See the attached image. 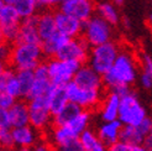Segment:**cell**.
Returning a JSON list of instances; mask_svg holds the SVG:
<instances>
[{
  "label": "cell",
  "instance_id": "11",
  "mask_svg": "<svg viewBox=\"0 0 152 151\" xmlns=\"http://www.w3.org/2000/svg\"><path fill=\"white\" fill-rule=\"evenodd\" d=\"M34 72H35V82H34L32 89H31V92H30L26 102L35 99V98L46 95L48 93V90L51 89V87H52L47 62H41L34 70Z\"/></svg>",
  "mask_w": 152,
  "mask_h": 151
},
{
  "label": "cell",
  "instance_id": "28",
  "mask_svg": "<svg viewBox=\"0 0 152 151\" xmlns=\"http://www.w3.org/2000/svg\"><path fill=\"white\" fill-rule=\"evenodd\" d=\"M90 120H92V111L84 109L80 114H78L71 123H68L67 125H69V128L74 131V134L79 138L82 133H84L87 129H89Z\"/></svg>",
  "mask_w": 152,
  "mask_h": 151
},
{
  "label": "cell",
  "instance_id": "2",
  "mask_svg": "<svg viewBox=\"0 0 152 151\" xmlns=\"http://www.w3.org/2000/svg\"><path fill=\"white\" fill-rule=\"evenodd\" d=\"M43 58L42 46L39 43H15L12 45L11 57L9 63L16 71L35 70Z\"/></svg>",
  "mask_w": 152,
  "mask_h": 151
},
{
  "label": "cell",
  "instance_id": "37",
  "mask_svg": "<svg viewBox=\"0 0 152 151\" xmlns=\"http://www.w3.org/2000/svg\"><path fill=\"white\" fill-rule=\"evenodd\" d=\"M137 129L141 131V134L143 136H147L152 130V118L147 117L145 120H142V122L137 125Z\"/></svg>",
  "mask_w": 152,
  "mask_h": 151
},
{
  "label": "cell",
  "instance_id": "12",
  "mask_svg": "<svg viewBox=\"0 0 152 151\" xmlns=\"http://www.w3.org/2000/svg\"><path fill=\"white\" fill-rule=\"evenodd\" d=\"M57 31L69 39H75L83 34V22L61 10L55 11Z\"/></svg>",
  "mask_w": 152,
  "mask_h": 151
},
{
  "label": "cell",
  "instance_id": "46",
  "mask_svg": "<svg viewBox=\"0 0 152 151\" xmlns=\"http://www.w3.org/2000/svg\"><path fill=\"white\" fill-rule=\"evenodd\" d=\"M66 1V0H51V4H52V6H61L63 3Z\"/></svg>",
  "mask_w": 152,
  "mask_h": 151
},
{
  "label": "cell",
  "instance_id": "48",
  "mask_svg": "<svg viewBox=\"0 0 152 151\" xmlns=\"http://www.w3.org/2000/svg\"><path fill=\"white\" fill-rule=\"evenodd\" d=\"M147 24H148V26L151 27V30H152V12L148 15V19H147Z\"/></svg>",
  "mask_w": 152,
  "mask_h": 151
},
{
  "label": "cell",
  "instance_id": "22",
  "mask_svg": "<svg viewBox=\"0 0 152 151\" xmlns=\"http://www.w3.org/2000/svg\"><path fill=\"white\" fill-rule=\"evenodd\" d=\"M10 117V123L12 129L14 128H20L30 125V111H28V104L25 100H16L11 109L7 110Z\"/></svg>",
  "mask_w": 152,
  "mask_h": 151
},
{
  "label": "cell",
  "instance_id": "39",
  "mask_svg": "<svg viewBox=\"0 0 152 151\" xmlns=\"http://www.w3.org/2000/svg\"><path fill=\"white\" fill-rule=\"evenodd\" d=\"M64 151H87L86 147L83 146V144L80 142L79 138L78 139H74L72 140L69 144H67L64 147H62Z\"/></svg>",
  "mask_w": 152,
  "mask_h": 151
},
{
  "label": "cell",
  "instance_id": "40",
  "mask_svg": "<svg viewBox=\"0 0 152 151\" xmlns=\"http://www.w3.org/2000/svg\"><path fill=\"white\" fill-rule=\"evenodd\" d=\"M131 88H130V86H125V84H118V86H115L113 89H110L109 92H114V93H116L118 95H120V97H124V95H126L127 93H130L131 92Z\"/></svg>",
  "mask_w": 152,
  "mask_h": 151
},
{
  "label": "cell",
  "instance_id": "26",
  "mask_svg": "<svg viewBox=\"0 0 152 151\" xmlns=\"http://www.w3.org/2000/svg\"><path fill=\"white\" fill-rule=\"evenodd\" d=\"M96 14L106 20L110 25H118L120 21V15L116 6L109 1H102L96 5Z\"/></svg>",
  "mask_w": 152,
  "mask_h": 151
},
{
  "label": "cell",
  "instance_id": "20",
  "mask_svg": "<svg viewBox=\"0 0 152 151\" xmlns=\"http://www.w3.org/2000/svg\"><path fill=\"white\" fill-rule=\"evenodd\" d=\"M46 98H47V102H48L51 114L53 117L59 114V113L64 109L66 105L69 103V100H68V98H67V94H66V89L63 86L52 84L51 89L46 94Z\"/></svg>",
  "mask_w": 152,
  "mask_h": 151
},
{
  "label": "cell",
  "instance_id": "36",
  "mask_svg": "<svg viewBox=\"0 0 152 151\" xmlns=\"http://www.w3.org/2000/svg\"><path fill=\"white\" fill-rule=\"evenodd\" d=\"M11 52H12V45L3 42L1 46H0V58H1L3 62L9 63V59L11 57Z\"/></svg>",
  "mask_w": 152,
  "mask_h": 151
},
{
  "label": "cell",
  "instance_id": "50",
  "mask_svg": "<svg viewBox=\"0 0 152 151\" xmlns=\"http://www.w3.org/2000/svg\"><path fill=\"white\" fill-rule=\"evenodd\" d=\"M113 1H114V4H118V5H120V4H123V3L125 1V0H113Z\"/></svg>",
  "mask_w": 152,
  "mask_h": 151
},
{
  "label": "cell",
  "instance_id": "7",
  "mask_svg": "<svg viewBox=\"0 0 152 151\" xmlns=\"http://www.w3.org/2000/svg\"><path fill=\"white\" fill-rule=\"evenodd\" d=\"M66 94L71 103L78 104L80 108L90 110L95 108L102 100V90L95 89H83L74 81L64 86Z\"/></svg>",
  "mask_w": 152,
  "mask_h": 151
},
{
  "label": "cell",
  "instance_id": "4",
  "mask_svg": "<svg viewBox=\"0 0 152 151\" xmlns=\"http://www.w3.org/2000/svg\"><path fill=\"white\" fill-rule=\"evenodd\" d=\"M82 36L90 45V47L99 46V45L113 41V25H110L98 14H95L88 21L83 22Z\"/></svg>",
  "mask_w": 152,
  "mask_h": 151
},
{
  "label": "cell",
  "instance_id": "15",
  "mask_svg": "<svg viewBox=\"0 0 152 151\" xmlns=\"http://www.w3.org/2000/svg\"><path fill=\"white\" fill-rule=\"evenodd\" d=\"M124 124L120 120H114V122H103L96 129V134L99 140L106 146H111L120 140V134L123 130Z\"/></svg>",
  "mask_w": 152,
  "mask_h": 151
},
{
  "label": "cell",
  "instance_id": "47",
  "mask_svg": "<svg viewBox=\"0 0 152 151\" xmlns=\"http://www.w3.org/2000/svg\"><path fill=\"white\" fill-rule=\"evenodd\" d=\"M1 3H4V4H7V5H12V6H15L16 5V3L19 1V0H0Z\"/></svg>",
  "mask_w": 152,
  "mask_h": 151
},
{
  "label": "cell",
  "instance_id": "18",
  "mask_svg": "<svg viewBox=\"0 0 152 151\" xmlns=\"http://www.w3.org/2000/svg\"><path fill=\"white\" fill-rule=\"evenodd\" d=\"M12 136L16 147H32L39 142V131L31 125L14 128Z\"/></svg>",
  "mask_w": 152,
  "mask_h": 151
},
{
  "label": "cell",
  "instance_id": "21",
  "mask_svg": "<svg viewBox=\"0 0 152 151\" xmlns=\"http://www.w3.org/2000/svg\"><path fill=\"white\" fill-rule=\"evenodd\" d=\"M74 139H78V136L74 134L69 125H61V126L53 125L50 131V144L52 146H57L62 149Z\"/></svg>",
  "mask_w": 152,
  "mask_h": 151
},
{
  "label": "cell",
  "instance_id": "6",
  "mask_svg": "<svg viewBox=\"0 0 152 151\" xmlns=\"http://www.w3.org/2000/svg\"><path fill=\"white\" fill-rule=\"evenodd\" d=\"M83 65L77 61H64L57 57L47 59L48 73L52 84L55 86H66L73 81L75 73L79 71Z\"/></svg>",
  "mask_w": 152,
  "mask_h": 151
},
{
  "label": "cell",
  "instance_id": "9",
  "mask_svg": "<svg viewBox=\"0 0 152 151\" xmlns=\"http://www.w3.org/2000/svg\"><path fill=\"white\" fill-rule=\"evenodd\" d=\"M90 50L92 47L84 37L79 36L68 41L56 57L59 59H64V61H77L82 65H86L88 62Z\"/></svg>",
  "mask_w": 152,
  "mask_h": 151
},
{
  "label": "cell",
  "instance_id": "14",
  "mask_svg": "<svg viewBox=\"0 0 152 151\" xmlns=\"http://www.w3.org/2000/svg\"><path fill=\"white\" fill-rule=\"evenodd\" d=\"M73 81L83 89H95V90H103L104 83H103V76L94 71L89 65H83L79 71L75 73Z\"/></svg>",
  "mask_w": 152,
  "mask_h": 151
},
{
  "label": "cell",
  "instance_id": "31",
  "mask_svg": "<svg viewBox=\"0 0 152 151\" xmlns=\"http://www.w3.org/2000/svg\"><path fill=\"white\" fill-rule=\"evenodd\" d=\"M79 140L83 144V146L86 147L87 151H90L94 146H96L100 142L96 131H94L92 129H87L84 133H82L80 136H79Z\"/></svg>",
  "mask_w": 152,
  "mask_h": 151
},
{
  "label": "cell",
  "instance_id": "32",
  "mask_svg": "<svg viewBox=\"0 0 152 151\" xmlns=\"http://www.w3.org/2000/svg\"><path fill=\"white\" fill-rule=\"evenodd\" d=\"M108 151H146V147L143 145H132L119 140L118 142L109 146Z\"/></svg>",
  "mask_w": 152,
  "mask_h": 151
},
{
  "label": "cell",
  "instance_id": "34",
  "mask_svg": "<svg viewBox=\"0 0 152 151\" xmlns=\"http://www.w3.org/2000/svg\"><path fill=\"white\" fill-rule=\"evenodd\" d=\"M16 98L7 93H0V109L1 110H9L14 107V104L16 103Z\"/></svg>",
  "mask_w": 152,
  "mask_h": 151
},
{
  "label": "cell",
  "instance_id": "38",
  "mask_svg": "<svg viewBox=\"0 0 152 151\" xmlns=\"http://www.w3.org/2000/svg\"><path fill=\"white\" fill-rule=\"evenodd\" d=\"M0 129H12L10 123V117L7 110L0 109Z\"/></svg>",
  "mask_w": 152,
  "mask_h": 151
},
{
  "label": "cell",
  "instance_id": "17",
  "mask_svg": "<svg viewBox=\"0 0 152 151\" xmlns=\"http://www.w3.org/2000/svg\"><path fill=\"white\" fill-rule=\"evenodd\" d=\"M37 29L41 37V41H46L57 34V25H56V18L55 11L51 10H43L42 12L37 14Z\"/></svg>",
  "mask_w": 152,
  "mask_h": 151
},
{
  "label": "cell",
  "instance_id": "51",
  "mask_svg": "<svg viewBox=\"0 0 152 151\" xmlns=\"http://www.w3.org/2000/svg\"><path fill=\"white\" fill-rule=\"evenodd\" d=\"M52 151H64V150L61 149V147H57V146H53L52 147Z\"/></svg>",
  "mask_w": 152,
  "mask_h": 151
},
{
  "label": "cell",
  "instance_id": "33",
  "mask_svg": "<svg viewBox=\"0 0 152 151\" xmlns=\"http://www.w3.org/2000/svg\"><path fill=\"white\" fill-rule=\"evenodd\" d=\"M0 145L3 149L10 150H14L16 147L12 136V129H0Z\"/></svg>",
  "mask_w": 152,
  "mask_h": 151
},
{
  "label": "cell",
  "instance_id": "44",
  "mask_svg": "<svg viewBox=\"0 0 152 151\" xmlns=\"http://www.w3.org/2000/svg\"><path fill=\"white\" fill-rule=\"evenodd\" d=\"M143 146L146 147V150H152V130H151V133L146 136L145 142H143Z\"/></svg>",
  "mask_w": 152,
  "mask_h": 151
},
{
  "label": "cell",
  "instance_id": "29",
  "mask_svg": "<svg viewBox=\"0 0 152 151\" xmlns=\"http://www.w3.org/2000/svg\"><path fill=\"white\" fill-rule=\"evenodd\" d=\"M16 76L20 83V87H21L22 98L26 100L32 89L34 82H35V72L34 70H21V71H18Z\"/></svg>",
  "mask_w": 152,
  "mask_h": 151
},
{
  "label": "cell",
  "instance_id": "10",
  "mask_svg": "<svg viewBox=\"0 0 152 151\" xmlns=\"http://www.w3.org/2000/svg\"><path fill=\"white\" fill-rule=\"evenodd\" d=\"M58 10L71 15L82 22H86L95 15L96 5L94 4V0H66L58 7Z\"/></svg>",
  "mask_w": 152,
  "mask_h": 151
},
{
  "label": "cell",
  "instance_id": "27",
  "mask_svg": "<svg viewBox=\"0 0 152 151\" xmlns=\"http://www.w3.org/2000/svg\"><path fill=\"white\" fill-rule=\"evenodd\" d=\"M146 136H143L141 131L137 129V126L132 125H124L120 134V140L132 145H143Z\"/></svg>",
  "mask_w": 152,
  "mask_h": 151
},
{
  "label": "cell",
  "instance_id": "43",
  "mask_svg": "<svg viewBox=\"0 0 152 151\" xmlns=\"http://www.w3.org/2000/svg\"><path fill=\"white\" fill-rule=\"evenodd\" d=\"M39 9H47V7H52L51 0H35Z\"/></svg>",
  "mask_w": 152,
  "mask_h": 151
},
{
  "label": "cell",
  "instance_id": "23",
  "mask_svg": "<svg viewBox=\"0 0 152 151\" xmlns=\"http://www.w3.org/2000/svg\"><path fill=\"white\" fill-rule=\"evenodd\" d=\"M69 37L64 36L63 34L57 32L53 35L51 39L43 41L41 43L42 46V51H43V56L47 58H53L58 55V52L64 47V45L69 41Z\"/></svg>",
  "mask_w": 152,
  "mask_h": 151
},
{
  "label": "cell",
  "instance_id": "53",
  "mask_svg": "<svg viewBox=\"0 0 152 151\" xmlns=\"http://www.w3.org/2000/svg\"><path fill=\"white\" fill-rule=\"evenodd\" d=\"M146 151H152V150H146Z\"/></svg>",
  "mask_w": 152,
  "mask_h": 151
},
{
  "label": "cell",
  "instance_id": "16",
  "mask_svg": "<svg viewBox=\"0 0 152 151\" xmlns=\"http://www.w3.org/2000/svg\"><path fill=\"white\" fill-rule=\"evenodd\" d=\"M120 102L121 97L114 92H108L104 100L102 102V107L99 115L102 122H114L119 119V110H120Z\"/></svg>",
  "mask_w": 152,
  "mask_h": 151
},
{
  "label": "cell",
  "instance_id": "1",
  "mask_svg": "<svg viewBox=\"0 0 152 151\" xmlns=\"http://www.w3.org/2000/svg\"><path fill=\"white\" fill-rule=\"evenodd\" d=\"M137 63L134 54L130 50L121 48L115 63L105 74H103L104 87L110 90L118 84L130 86L134 84L139 77Z\"/></svg>",
  "mask_w": 152,
  "mask_h": 151
},
{
  "label": "cell",
  "instance_id": "35",
  "mask_svg": "<svg viewBox=\"0 0 152 151\" xmlns=\"http://www.w3.org/2000/svg\"><path fill=\"white\" fill-rule=\"evenodd\" d=\"M139 82H140V86L145 89H152V76L145 71L142 70L139 74Z\"/></svg>",
  "mask_w": 152,
  "mask_h": 151
},
{
  "label": "cell",
  "instance_id": "19",
  "mask_svg": "<svg viewBox=\"0 0 152 151\" xmlns=\"http://www.w3.org/2000/svg\"><path fill=\"white\" fill-rule=\"evenodd\" d=\"M18 42H20V43H39V45L42 43L40 34H39V29H37V15L21 21Z\"/></svg>",
  "mask_w": 152,
  "mask_h": 151
},
{
  "label": "cell",
  "instance_id": "13",
  "mask_svg": "<svg viewBox=\"0 0 152 151\" xmlns=\"http://www.w3.org/2000/svg\"><path fill=\"white\" fill-rule=\"evenodd\" d=\"M18 71L10 65H5L0 70V93H7L16 99L22 98L21 87L16 76Z\"/></svg>",
  "mask_w": 152,
  "mask_h": 151
},
{
  "label": "cell",
  "instance_id": "24",
  "mask_svg": "<svg viewBox=\"0 0 152 151\" xmlns=\"http://www.w3.org/2000/svg\"><path fill=\"white\" fill-rule=\"evenodd\" d=\"M21 16L15 6L0 1V27H11L21 25Z\"/></svg>",
  "mask_w": 152,
  "mask_h": 151
},
{
  "label": "cell",
  "instance_id": "42",
  "mask_svg": "<svg viewBox=\"0 0 152 151\" xmlns=\"http://www.w3.org/2000/svg\"><path fill=\"white\" fill-rule=\"evenodd\" d=\"M142 67H143V70L147 71L152 76V57L147 54L142 55Z\"/></svg>",
  "mask_w": 152,
  "mask_h": 151
},
{
  "label": "cell",
  "instance_id": "25",
  "mask_svg": "<svg viewBox=\"0 0 152 151\" xmlns=\"http://www.w3.org/2000/svg\"><path fill=\"white\" fill-rule=\"evenodd\" d=\"M84 110L83 108H80L78 104H74V103H68L64 109L57 114L56 117H53V125L55 126H61V125H67L68 123H71L72 120L77 117L78 114Z\"/></svg>",
  "mask_w": 152,
  "mask_h": 151
},
{
  "label": "cell",
  "instance_id": "45",
  "mask_svg": "<svg viewBox=\"0 0 152 151\" xmlns=\"http://www.w3.org/2000/svg\"><path fill=\"white\" fill-rule=\"evenodd\" d=\"M90 151H108V146L104 145L103 142L100 141L99 144H98L96 146H94V147H93L92 150H90Z\"/></svg>",
  "mask_w": 152,
  "mask_h": 151
},
{
  "label": "cell",
  "instance_id": "8",
  "mask_svg": "<svg viewBox=\"0 0 152 151\" xmlns=\"http://www.w3.org/2000/svg\"><path fill=\"white\" fill-rule=\"evenodd\" d=\"M30 111V125L37 131H43L53 123V115L48 107L46 95L39 97L27 102Z\"/></svg>",
  "mask_w": 152,
  "mask_h": 151
},
{
  "label": "cell",
  "instance_id": "52",
  "mask_svg": "<svg viewBox=\"0 0 152 151\" xmlns=\"http://www.w3.org/2000/svg\"><path fill=\"white\" fill-rule=\"evenodd\" d=\"M1 151H14V150H10V149H1Z\"/></svg>",
  "mask_w": 152,
  "mask_h": 151
},
{
  "label": "cell",
  "instance_id": "49",
  "mask_svg": "<svg viewBox=\"0 0 152 151\" xmlns=\"http://www.w3.org/2000/svg\"><path fill=\"white\" fill-rule=\"evenodd\" d=\"M123 21H124V25L126 27H130V21H129L127 19H123Z\"/></svg>",
  "mask_w": 152,
  "mask_h": 151
},
{
  "label": "cell",
  "instance_id": "3",
  "mask_svg": "<svg viewBox=\"0 0 152 151\" xmlns=\"http://www.w3.org/2000/svg\"><path fill=\"white\" fill-rule=\"evenodd\" d=\"M120 50L121 47L115 41H109L99 46L92 47L87 65H89L94 71L103 76L109 70H111L120 54Z\"/></svg>",
  "mask_w": 152,
  "mask_h": 151
},
{
  "label": "cell",
  "instance_id": "30",
  "mask_svg": "<svg viewBox=\"0 0 152 151\" xmlns=\"http://www.w3.org/2000/svg\"><path fill=\"white\" fill-rule=\"evenodd\" d=\"M15 9L18 10L21 19L25 20L37 15L39 6H37L35 0H19L16 5H15Z\"/></svg>",
  "mask_w": 152,
  "mask_h": 151
},
{
  "label": "cell",
  "instance_id": "41",
  "mask_svg": "<svg viewBox=\"0 0 152 151\" xmlns=\"http://www.w3.org/2000/svg\"><path fill=\"white\" fill-rule=\"evenodd\" d=\"M52 145L47 141H43V140H40L35 146L31 147L32 151H52Z\"/></svg>",
  "mask_w": 152,
  "mask_h": 151
},
{
  "label": "cell",
  "instance_id": "5",
  "mask_svg": "<svg viewBox=\"0 0 152 151\" xmlns=\"http://www.w3.org/2000/svg\"><path fill=\"white\" fill-rule=\"evenodd\" d=\"M147 118L146 108L140 102L137 94L134 90L126 95L121 97L120 110H119V120L124 125L137 126L142 120Z\"/></svg>",
  "mask_w": 152,
  "mask_h": 151
}]
</instances>
